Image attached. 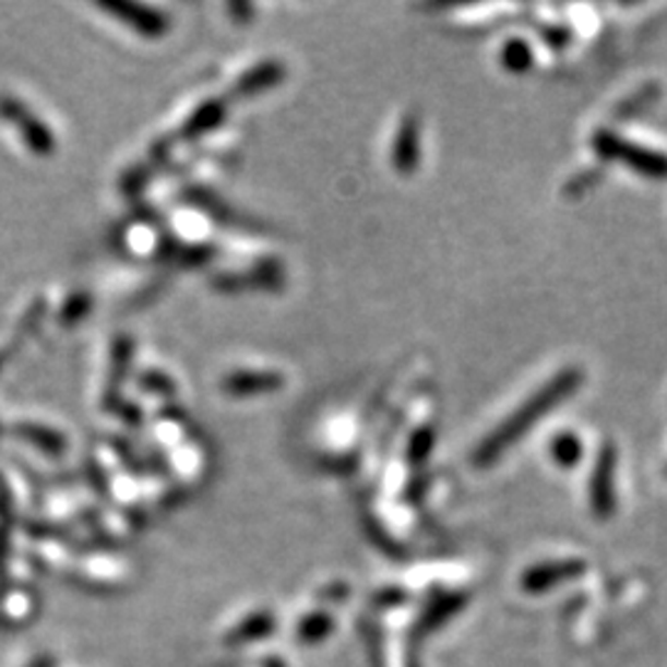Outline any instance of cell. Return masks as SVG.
Listing matches in <instances>:
<instances>
[{
    "instance_id": "8",
    "label": "cell",
    "mask_w": 667,
    "mask_h": 667,
    "mask_svg": "<svg viewBox=\"0 0 667 667\" xmlns=\"http://www.w3.org/2000/svg\"><path fill=\"white\" fill-rule=\"evenodd\" d=\"M33 667H50V660H40V663H35Z\"/></svg>"
},
{
    "instance_id": "6",
    "label": "cell",
    "mask_w": 667,
    "mask_h": 667,
    "mask_svg": "<svg viewBox=\"0 0 667 667\" xmlns=\"http://www.w3.org/2000/svg\"><path fill=\"white\" fill-rule=\"evenodd\" d=\"M551 455L557 457L563 467L576 465L579 460H581V443H579L574 436H569V433L561 436V438H557L551 443Z\"/></svg>"
},
{
    "instance_id": "5",
    "label": "cell",
    "mask_w": 667,
    "mask_h": 667,
    "mask_svg": "<svg viewBox=\"0 0 667 667\" xmlns=\"http://www.w3.org/2000/svg\"><path fill=\"white\" fill-rule=\"evenodd\" d=\"M502 60H504V68L512 70V72H524L532 64V50L527 43L522 40H512L510 45L504 47L502 52Z\"/></svg>"
},
{
    "instance_id": "4",
    "label": "cell",
    "mask_w": 667,
    "mask_h": 667,
    "mask_svg": "<svg viewBox=\"0 0 667 667\" xmlns=\"http://www.w3.org/2000/svg\"><path fill=\"white\" fill-rule=\"evenodd\" d=\"M418 121L408 117L403 121V127L398 131L396 146H393V164H396L401 171H413L418 166Z\"/></svg>"
},
{
    "instance_id": "7",
    "label": "cell",
    "mask_w": 667,
    "mask_h": 667,
    "mask_svg": "<svg viewBox=\"0 0 667 667\" xmlns=\"http://www.w3.org/2000/svg\"><path fill=\"white\" fill-rule=\"evenodd\" d=\"M430 448H433V433L430 430H420V433H416V438H413V443L408 448V455L413 463H420V460H426V455L430 453Z\"/></svg>"
},
{
    "instance_id": "1",
    "label": "cell",
    "mask_w": 667,
    "mask_h": 667,
    "mask_svg": "<svg viewBox=\"0 0 667 667\" xmlns=\"http://www.w3.org/2000/svg\"><path fill=\"white\" fill-rule=\"evenodd\" d=\"M581 379H584V376H581L579 369H563L561 373L553 376L547 386H541L527 403H522V408L512 413V418H507L500 428L492 430V433L477 445L473 455L475 463L490 465L492 460L500 457L507 448L527 433L534 422L541 420L544 413L559 406L563 398H569L571 393L581 386Z\"/></svg>"
},
{
    "instance_id": "2",
    "label": "cell",
    "mask_w": 667,
    "mask_h": 667,
    "mask_svg": "<svg viewBox=\"0 0 667 667\" xmlns=\"http://www.w3.org/2000/svg\"><path fill=\"white\" fill-rule=\"evenodd\" d=\"M594 146L598 148L600 156L616 158L626 166L635 168L638 174L651 176V178H667V156L651 152V148L628 144L621 136L610 134V131H598L594 139Z\"/></svg>"
},
{
    "instance_id": "3",
    "label": "cell",
    "mask_w": 667,
    "mask_h": 667,
    "mask_svg": "<svg viewBox=\"0 0 667 667\" xmlns=\"http://www.w3.org/2000/svg\"><path fill=\"white\" fill-rule=\"evenodd\" d=\"M614 473H616V450L606 445L600 450L594 480H591V500L596 502V510L606 514L614 502Z\"/></svg>"
}]
</instances>
